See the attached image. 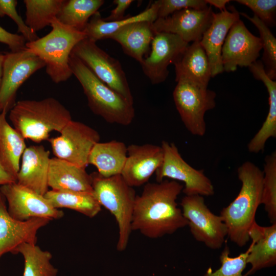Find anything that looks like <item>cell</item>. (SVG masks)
Masks as SVG:
<instances>
[{"label": "cell", "mask_w": 276, "mask_h": 276, "mask_svg": "<svg viewBox=\"0 0 276 276\" xmlns=\"http://www.w3.org/2000/svg\"><path fill=\"white\" fill-rule=\"evenodd\" d=\"M183 186L175 180L146 183L134 205L132 230L150 239L171 235L188 225L176 201Z\"/></svg>", "instance_id": "1"}, {"label": "cell", "mask_w": 276, "mask_h": 276, "mask_svg": "<svg viewBox=\"0 0 276 276\" xmlns=\"http://www.w3.org/2000/svg\"><path fill=\"white\" fill-rule=\"evenodd\" d=\"M241 182L240 190L233 201L222 209L220 216L227 228V237L239 247L249 240V229L255 221L261 204L263 172L254 163L246 161L237 169Z\"/></svg>", "instance_id": "2"}, {"label": "cell", "mask_w": 276, "mask_h": 276, "mask_svg": "<svg viewBox=\"0 0 276 276\" xmlns=\"http://www.w3.org/2000/svg\"><path fill=\"white\" fill-rule=\"evenodd\" d=\"M9 119L25 139L36 143L48 140L53 131L60 133L72 120L70 111L53 97L18 101L10 110Z\"/></svg>", "instance_id": "3"}, {"label": "cell", "mask_w": 276, "mask_h": 276, "mask_svg": "<svg viewBox=\"0 0 276 276\" xmlns=\"http://www.w3.org/2000/svg\"><path fill=\"white\" fill-rule=\"evenodd\" d=\"M69 65L80 83L92 112L106 122L123 126L135 117L133 104L98 79L77 57L71 54Z\"/></svg>", "instance_id": "4"}, {"label": "cell", "mask_w": 276, "mask_h": 276, "mask_svg": "<svg viewBox=\"0 0 276 276\" xmlns=\"http://www.w3.org/2000/svg\"><path fill=\"white\" fill-rule=\"evenodd\" d=\"M52 30L46 35L27 42V50L39 57L45 64V71L55 83L67 81L73 75L69 58L75 46L86 38L83 31L65 25L54 18Z\"/></svg>", "instance_id": "5"}, {"label": "cell", "mask_w": 276, "mask_h": 276, "mask_svg": "<svg viewBox=\"0 0 276 276\" xmlns=\"http://www.w3.org/2000/svg\"><path fill=\"white\" fill-rule=\"evenodd\" d=\"M91 175L95 198L101 207L106 209L115 218L119 231L117 249L123 251L127 248L132 231L135 191L121 174L105 177L94 172Z\"/></svg>", "instance_id": "6"}, {"label": "cell", "mask_w": 276, "mask_h": 276, "mask_svg": "<svg viewBox=\"0 0 276 276\" xmlns=\"http://www.w3.org/2000/svg\"><path fill=\"white\" fill-rule=\"evenodd\" d=\"M177 83L173 97L181 120L192 134L202 136L206 132L204 115L215 107L216 94L187 79H179Z\"/></svg>", "instance_id": "7"}, {"label": "cell", "mask_w": 276, "mask_h": 276, "mask_svg": "<svg viewBox=\"0 0 276 276\" xmlns=\"http://www.w3.org/2000/svg\"><path fill=\"white\" fill-rule=\"evenodd\" d=\"M71 54L79 59L101 81L130 103L133 98L120 62L86 38L79 42Z\"/></svg>", "instance_id": "8"}, {"label": "cell", "mask_w": 276, "mask_h": 276, "mask_svg": "<svg viewBox=\"0 0 276 276\" xmlns=\"http://www.w3.org/2000/svg\"><path fill=\"white\" fill-rule=\"evenodd\" d=\"M180 205L194 239L212 249L221 248L227 236V228L220 216L208 208L203 196L185 195Z\"/></svg>", "instance_id": "9"}, {"label": "cell", "mask_w": 276, "mask_h": 276, "mask_svg": "<svg viewBox=\"0 0 276 276\" xmlns=\"http://www.w3.org/2000/svg\"><path fill=\"white\" fill-rule=\"evenodd\" d=\"M164 158L156 171V182L168 178L184 183L182 192L185 195H199L211 196L214 194V186L203 170H197L188 164L181 157L176 146L173 143L162 142Z\"/></svg>", "instance_id": "10"}, {"label": "cell", "mask_w": 276, "mask_h": 276, "mask_svg": "<svg viewBox=\"0 0 276 276\" xmlns=\"http://www.w3.org/2000/svg\"><path fill=\"white\" fill-rule=\"evenodd\" d=\"M60 133L59 136L48 140L55 157L86 168L91 149L100 142L98 132L82 122L72 120Z\"/></svg>", "instance_id": "11"}, {"label": "cell", "mask_w": 276, "mask_h": 276, "mask_svg": "<svg viewBox=\"0 0 276 276\" xmlns=\"http://www.w3.org/2000/svg\"><path fill=\"white\" fill-rule=\"evenodd\" d=\"M39 57L26 49L5 53L3 73L0 88V113L8 111L15 104L20 86L34 73L44 67Z\"/></svg>", "instance_id": "12"}, {"label": "cell", "mask_w": 276, "mask_h": 276, "mask_svg": "<svg viewBox=\"0 0 276 276\" xmlns=\"http://www.w3.org/2000/svg\"><path fill=\"white\" fill-rule=\"evenodd\" d=\"M8 202V211L13 218L24 221L34 218L58 219L64 213L54 208L44 197L17 182L0 187Z\"/></svg>", "instance_id": "13"}, {"label": "cell", "mask_w": 276, "mask_h": 276, "mask_svg": "<svg viewBox=\"0 0 276 276\" xmlns=\"http://www.w3.org/2000/svg\"><path fill=\"white\" fill-rule=\"evenodd\" d=\"M262 49L260 38L253 35L240 19L229 29L221 50L224 71H235L237 67L249 66L257 61Z\"/></svg>", "instance_id": "14"}, {"label": "cell", "mask_w": 276, "mask_h": 276, "mask_svg": "<svg viewBox=\"0 0 276 276\" xmlns=\"http://www.w3.org/2000/svg\"><path fill=\"white\" fill-rule=\"evenodd\" d=\"M151 44L149 55L140 64L151 83L157 84L166 80L168 66L174 64L189 43L176 34L156 32Z\"/></svg>", "instance_id": "15"}, {"label": "cell", "mask_w": 276, "mask_h": 276, "mask_svg": "<svg viewBox=\"0 0 276 276\" xmlns=\"http://www.w3.org/2000/svg\"><path fill=\"white\" fill-rule=\"evenodd\" d=\"M214 13L211 6L202 10L182 9L157 18L153 27L155 32L176 34L188 43L200 41L212 23Z\"/></svg>", "instance_id": "16"}, {"label": "cell", "mask_w": 276, "mask_h": 276, "mask_svg": "<svg viewBox=\"0 0 276 276\" xmlns=\"http://www.w3.org/2000/svg\"><path fill=\"white\" fill-rule=\"evenodd\" d=\"M6 203L0 192V259L8 252L16 254L17 248L23 243L36 244L38 231L51 220L46 218L16 220L9 214Z\"/></svg>", "instance_id": "17"}, {"label": "cell", "mask_w": 276, "mask_h": 276, "mask_svg": "<svg viewBox=\"0 0 276 276\" xmlns=\"http://www.w3.org/2000/svg\"><path fill=\"white\" fill-rule=\"evenodd\" d=\"M163 158L161 146L131 144L127 146V158L121 175L130 186H141L148 182Z\"/></svg>", "instance_id": "18"}, {"label": "cell", "mask_w": 276, "mask_h": 276, "mask_svg": "<svg viewBox=\"0 0 276 276\" xmlns=\"http://www.w3.org/2000/svg\"><path fill=\"white\" fill-rule=\"evenodd\" d=\"M240 19L239 13L232 6L213 14L212 23L199 41L207 55L211 70L212 77L222 73L221 50L225 37L233 24Z\"/></svg>", "instance_id": "19"}, {"label": "cell", "mask_w": 276, "mask_h": 276, "mask_svg": "<svg viewBox=\"0 0 276 276\" xmlns=\"http://www.w3.org/2000/svg\"><path fill=\"white\" fill-rule=\"evenodd\" d=\"M50 151L42 145H31L25 149L17 176V182L43 195L48 191Z\"/></svg>", "instance_id": "20"}, {"label": "cell", "mask_w": 276, "mask_h": 276, "mask_svg": "<svg viewBox=\"0 0 276 276\" xmlns=\"http://www.w3.org/2000/svg\"><path fill=\"white\" fill-rule=\"evenodd\" d=\"M251 240L247 263L251 268L245 275L254 273L261 268L275 265L276 263V223L262 226L255 221L248 231Z\"/></svg>", "instance_id": "21"}, {"label": "cell", "mask_w": 276, "mask_h": 276, "mask_svg": "<svg viewBox=\"0 0 276 276\" xmlns=\"http://www.w3.org/2000/svg\"><path fill=\"white\" fill-rule=\"evenodd\" d=\"M48 182L55 191L93 193L92 177L85 168L56 157L50 159Z\"/></svg>", "instance_id": "22"}, {"label": "cell", "mask_w": 276, "mask_h": 276, "mask_svg": "<svg viewBox=\"0 0 276 276\" xmlns=\"http://www.w3.org/2000/svg\"><path fill=\"white\" fill-rule=\"evenodd\" d=\"M153 22L140 21L126 25L110 36L118 42L124 53L141 64L149 50L156 33Z\"/></svg>", "instance_id": "23"}, {"label": "cell", "mask_w": 276, "mask_h": 276, "mask_svg": "<svg viewBox=\"0 0 276 276\" xmlns=\"http://www.w3.org/2000/svg\"><path fill=\"white\" fill-rule=\"evenodd\" d=\"M175 81L184 79L208 87L211 70L206 53L199 41L189 44L173 64Z\"/></svg>", "instance_id": "24"}, {"label": "cell", "mask_w": 276, "mask_h": 276, "mask_svg": "<svg viewBox=\"0 0 276 276\" xmlns=\"http://www.w3.org/2000/svg\"><path fill=\"white\" fill-rule=\"evenodd\" d=\"M249 69L255 79L264 83L269 95V110L266 119L247 145L249 152L258 153L264 150L269 139L276 137V81L267 76L260 61L252 64Z\"/></svg>", "instance_id": "25"}, {"label": "cell", "mask_w": 276, "mask_h": 276, "mask_svg": "<svg viewBox=\"0 0 276 276\" xmlns=\"http://www.w3.org/2000/svg\"><path fill=\"white\" fill-rule=\"evenodd\" d=\"M7 112L3 110L0 113V165L17 180L20 160L27 146L25 139L8 122Z\"/></svg>", "instance_id": "26"}, {"label": "cell", "mask_w": 276, "mask_h": 276, "mask_svg": "<svg viewBox=\"0 0 276 276\" xmlns=\"http://www.w3.org/2000/svg\"><path fill=\"white\" fill-rule=\"evenodd\" d=\"M127 155V146L123 142H99L91 149L88 164L96 167L101 176L110 177L121 174Z\"/></svg>", "instance_id": "27"}, {"label": "cell", "mask_w": 276, "mask_h": 276, "mask_svg": "<svg viewBox=\"0 0 276 276\" xmlns=\"http://www.w3.org/2000/svg\"><path fill=\"white\" fill-rule=\"evenodd\" d=\"M157 18V6L154 1L140 13L119 21H105L98 11L90 18L83 31L86 38L97 42L99 40L108 39L119 29L129 24L140 21L154 22Z\"/></svg>", "instance_id": "28"}, {"label": "cell", "mask_w": 276, "mask_h": 276, "mask_svg": "<svg viewBox=\"0 0 276 276\" xmlns=\"http://www.w3.org/2000/svg\"><path fill=\"white\" fill-rule=\"evenodd\" d=\"M44 196L55 209H71L89 218L95 217L101 211L93 193L51 190Z\"/></svg>", "instance_id": "29"}, {"label": "cell", "mask_w": 276, "mask_h": 276, "mask_svg": "<svg viewBox=\"0 0 276 276\" xmlns=\"http://www.w3.org/2000/svg\"><path fill=\"white\" fill-rule=\"evenodd\" d=\"M103 0H64L56 18L63 24L83 31L104 4Z\"/></svg>", "instance_id": "30"}, {"label": "cell", "mask_w": 276, "mask_h": 276, "mask_svg": "<svg viewBox=\"0 0 276 276\" xmlns=\"http://www.w3.org/2000/svg\"><path fill=\"white\" fill-rule=\"evenodd\" d=\"M25 261L22 276H56L58 269L50 263L51 253L42 250L36 244L23 243L17 249Z\"/></svg>", "instance_id": "31"}, {"label": "cell", "mask_w": 276, "mask_h": 276, "mask_svg": "<svg viewBox=\"0 0 276 276\" xmlns=\"http://www.w3.org/2000/svg\"><path fill=\"white\" fill-rule=\"evenodd\" d=\"M64 0H24L26 7V24L37 32L56 18Z\"/></svg>", "instance_id": "32"}, {"label": "cell", "mask_w": 276, "mask_h": 276, "mask_svg": "<svg viewBox=\"0 0 276 276\" xmlns=\"http://www.w3.org/2000/svg\"><path fill=\"white\" fill-rule=\"evenodd\" d=\"M261 204L271 224L276 223V152L265 158Z\"/></svg>", "instance_id": "33"}, {"label": "cell", "mask_w": 276, "mask_h": 276, "mask_svg": "<svg viewBox=\"0 0 276 276\" xmlns=\"http://www.w3.org/2000/svg\"><path fill=\"white\" fill-rule=\"evenodd\" d=\"M240 14L250 20L260 33L263 54L262 61L265 73L271 80L276 79V39L267 27L257 16L250 17L245 13Z\"/></svg>", "instance_id": "34"}, {"label": "cell", "mask_w": 276, "mask_h": 276, "mask_svg": "<svg viewBox=\"0 0 276 276\" xmlns=\"http://www.w3.org/2000/svg\"><path fill=\"white\" fill-rule=\"evenodd\" d=\"M249 247L236 257H230V249L227 244L221 251L220 268L214 272L209 269L204 276H245L242 272L246 267Z\"/></svg>", "instance_id": "35"}, {"label": "cell", "mask_w": 276, "mask_h": 276, "mask_svg": "<svg viewBox=\"0 0 276 276\" xmlns=\"http://www.w3.org/2000/svg\"><path fill=\"white\" fill-rule=\"evenodd\" d=\"M238 3L249 8L267 27L275 25V0H237Z\"/></svg>", "instance_id": "36"}, {"label": "cell", "mask_w": 276, "mask_h": 276, "mask_svg": "<svg viewBox=\"0 0 276 276\" xmlns=\"http://www.w3.org/2000/svg\"><path fill=\"white\" fill-rule=\"evenodd\" d=\"M16 0H0V17L7 15L15 22L18 32L21 34L27 42H32L39 38L37 33L26 24L25 20L18 14Z\"/></svg>", "instance_id": "37"}, {"label": "cell", "mask_w": 276, "mask_h": 276, "mask_svg": "<svg viewBox=\"0 0 276 276\" xmlns=\"http://www.w3.org/2000/svg\"><path fill=\"white\" fill-rule=\"evenodd\" d=\"M157 18L166 17L174 12L186 9L202 10L209 6L206 0H157Z\"/></svg>", "instance_id": "38"}, {"label": "cell", "mask_w": 276, "mask_h": 276, "mask_svg": "<svg viewBox=\"0 0 276 276\" xmlns=\"http://www.w3.org/2000/svg\"><path fill=\"white\" fill-rule=\"evenodd\" d=\"M27 41L21 35L10 33L0 26V43L8 45L11 52H17L25 48Z\"/></svg>", "instance_id": "39"}, {"label": "cell", "mask_w": 276, "mask_h": 276, "mask_svg": "<svg viewBox=\"0 0 276 276\" xmlns=\"http://www.w3.org/2000/svg\"><path fill=\"white\" fill-rule=\"evenodd\" d=\"M133 2V0H114L113 1L116 6L112 9L110 15L103 19L107 21H119L125 18V12Z\"/></svg>", "instance_id": "40"}, {"label": "cell", "mask_w": 276, "mask_h": 276, "mask_svg": "<svg viewBox=\"0 0 276 276\" xmlns=\"http://www.w3.org/2000/svg\"><path fill=\"white\" fill-rule=\"evenodd\" d=\"M16 182V179L7 172L0 165V185L3 186Z\"/></svg>", "instance_id": "41"}, {"label": "cell", "mask_w": 276, "mask_h": 276, "mask_svg": "<svg viewBox=\"0 0 276 276\" xmlns=\"http://www.w3.org/2000/svg\"><path fill=\"white\" fill-rule=\"evenodd\" d=\"M207 4L210 6H213L216 8H218L221 11H222L226 9L225 6L230 1L228 0H206Z\"/></svg>", "instance_id": "42"}, {"label": "cell", "mask_w": 276, "mask_h": 276, "mask_svg": "<svg viewBox=\"0 0 276 276\" xmlns=\"http://www.w3.org/2000/svg\"><path fill=\"white\" fill-rule=\"evenodd\" d=\"M5 58V53L0 52V88L2 84L3 73V64Z\"/></svg>", "instance_id": "43"}]
</instances>
